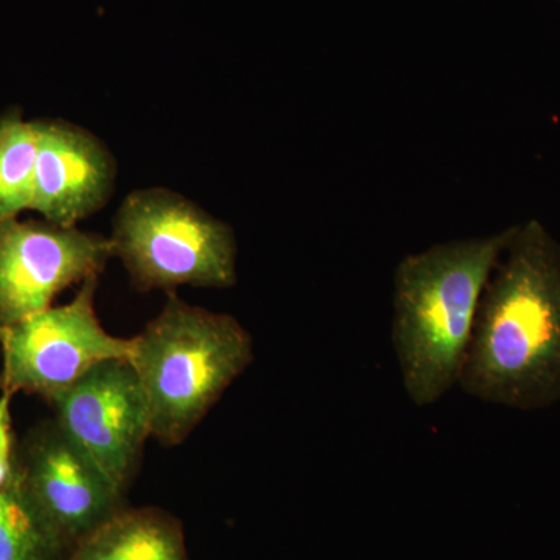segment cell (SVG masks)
<instances>
[{
	"label": "cell",
	"instance_id": "cell-1",
	"mask_svg": "<svg viewBox=\"0 0 560 560\" xmlns=\"http://www.w3.org/2000/svg\"><path fill=\"white\" fill-rule=\"evenodd\" d=\"M458 386L511 410L560 401V245L539 220L517 224L490 276Z\"/></svg>",
	"mask_w": 560,
	"mask_h": 560
},
{
	"label": "cell",
	"instance_id": "cell-2",
	"mask_svg": "<svg viewBox=\"0 0 560 560\" xmlns=\"http://www.w3.org/2000/svg\"><path fill=\"white\" fill-rule=\"evenodd\" d=\"M515 230L440 243L397 264L393 348L416 407H430L458 386L482 293Z\"/></svg>",
	"mask_w": 560,
	"mask_h": 560
},
{
	"label": "cell",
	"instance_id": "cell-3",
	"mask_svg": "<svg viewBox=\"0 0 560 560\" xmlns=\"http://www.w3.org/2000/svg\"><path fill=\"white\" fill-rule=\"evenodd\" d=\"M254 361L241 320L168 293L160 315L132 337L130 360L149 410L151 438L176 447Z\"/></svg>",
	"mask_w": 560,
	"mask_h": 560
},
{
	"label": "cell",
	"instance_id": "cell-4",
	"mask_svg": "<svg viewBox=\"0 0 560 560\" xmlns=\"http://www.w3.org/2000/svg\"><path fill=\"white\" fill-rule=\"evenodd\" d=\"M136 290L231 289L237 241L226 221L178 191L147 187L121 201L109 237Z\"/></svg>",
	"mask_w": 560,
	"mask_h": 560
},
{
	"label": "cell",
	"instance_id": "cell-5",
	"mask_svg": "<svg viewBox=\"0 0 560 560\" xmlns=\"http://www.w3.org/2000/svg\"><path fill=\"white\" fill-rule=\"evenodd\" d=\"M98 276L84 280L75 298L0 329V390L60 396L88 371L110 360H130L132 338L114 337L95 312Z\"/></svg>",
	"mask_w": 560,
	"mask_h": 560
},
{
	"label": "cell",
	"instance_id": "cell-6",
	"mask_svg": "<svg viewBox=\"0 0 560 560\" xmlns=\"http://www.w3.org/2000/svg\"><path fill=\"white\" fill-rule=\"evenodd\" d=\"M50 405L61 433L125 493L151 438L149 410L131 364H97Z\"/></svg>",
	"mask_w": 560,
	"mask_h": 560
},
{
	"label": "cell",
	"instance_id": "cell-7",
	"mask_svg": "<svg viewBox=\"0 0 560 560\" xmlns=\"http://www.w3.org/2000/svg\"><path fill=\"white\" fill-rule=\"evenodd\" d=\"M109 237L46 220L0 224V329L46 311L62 291L101 276Z\"/></svg>",
	"mask_w": 560,
	"mask_h": 560
},
{
	"label": "cell",
	"instance_id": "cell-8",
	"mask_svg": "<svg viewBox=\"0 0 560 560\" xmlns=\"http://www.w3.org/2000/svg\"><path fill=\"white\" fill-rule=\"evenodd\" d=\"M20 482L66 544H77L113 517L124 499L55 420L25 438L20 448Z\"/></svg>",
	"mask_w": 560,
	"mask_h": 560
},
{
	"label": "cell",
	"instance_id": "cell-9",
	"mask_svg": "<svg viewBox=\"0 0 560 560\" xmlns=\"http://www.w3.org/2000/svg\"><path fill=\"white\" fill-rule=\"evenodd\" d=\"M35 179L31 210L60 226H77L108 205L117 162L101 138L61 119L35 120Z\"/></svg>",
	"mask_w": 560,
	"mask_h": 560
},
{
	"label": "cell",
	"instance_id": "cell-10",
	"mask_svg": "<svg viewBox=\"0 0 560 560\" xmlns=\"http://www.w3.org/2000/svg\"><path fill=\"white\" fill-rule=\"evenodd\" d=\"M70 560H189L183 529L158 510H120L77 541Z\"/></svg>",
	"mask_w": 560,
	"mask_h": 560
},
{
	"label": "cell",
	"instance_id": "cell-11",
	"mask_svg": "<svg viewBox=\"0 0 560 560\" xmlns=\"http://www.w3.org/2000/svg\"><path fill=\"white\" fill-rule=\"evenodd\" d=\"M35 120H25L21 110L0 116V224L20 219L31 210L35 179Z\"/></svg>",
	"mask_w": 560,
	"mask_h": 560
},
{
	"label": "cell",
	"instance_id": "cell-12",
	"mask_svg": "<svg viewBox=\"0 0 560 560\" xmlns=\"http://www.w3.org/2000/svg\"><path fill=\"white\" fill-rule=\"evenodd\" d=\"M65 544L22 488L20 477L0 490V560H55Z\"/></svg>",
	"mask_w": 560,
	"mask_h": 560
},
{
	"label": "cell",
	"instance_id": "cell-13",
	"mask_svg": "<svg viewBox=\"0 0 560 560\" xmlns=\"http://www.w3.org/2000/svg\"><path fill=\"white\" fill-rule=\"evenodd\" d=\"M14 394L0 390V490L10 488L20 477V451L14 445L11 400Z\"/></svg>",
	"mask_w": 560,
	"mask_h": 560
}]
</instances>
